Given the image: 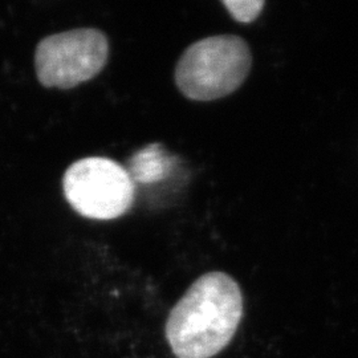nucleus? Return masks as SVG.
Masks as SVG:
<instances>
[{
	"label": "nucleus",
	"mask_w": 358,
	"mask_h": 358,
	"mask_svg": "<svg viewBox=\"0 0 358 358\" xmlns=\"http://www.w3.org/2000/svg\"><path fill=\"white\" fill-rule=\"evenodd\" d=\"M242 317L239 284L224 272H208L171 309L167 343L177 358H213L232 341Z\"/></svg>",
	"instance_id": "f257e3e1"
},
{
	"label": "nucleus",
	"mask_w": 358,
	"mask_h": 358,
	"mask_svg": "<svg viewBox=\"0 0 358 358\" xmlns=\"http://www.w3.org/2000/svg\"><path fill=\"white\" fill-rule=\"evenodd\" d=\"M247 41L235 35H217L192 44L178 60L176 83L192 101H214L234 93L251 71Z\"/></svg>",
	"instance_id": "f03ea898"
},
{
	"label": "nucleus",
	"mask_w": 358,
	"mask_h": 358,
	"mask_svg": "<svg viewBox=\"0 0 358 358\" xmlns=\"http://www.w3.org/2000/svg\"><path fill=\"white\" fill-rule=\"evenodd\" d=\"M108 56L109 43L101 31L78 28L43 38L35 53V68L44 87L69 90L97 76Z\"/></svg>",
	"instance_id": "7ed1b4c3"
},
{
	"label": "nucleus",
	"mask_w": 358,
	"mask_h": 358,
	"mask_svg": "<svg viewBox=\"0 0 358 358\" xmlns=\"http://www.w3.org/2000/svg\"><path fill=\"white\" fill-rule=\"evenodd\" d=\"M63 187L69 205L90 219L121 217L134 201V183L128 170L103 157L83 158L68 167Z\"/></svg>",
	"instance_id": "20e7f679"
},
{
	"label": "nucleus",
	"mask_w": 358,
	"mask_h": 358,
	"mask_svg": "<svg viewBox=\"0 0 358 358\" xmlns=\"http://www.w3.org/2000/svg\"><path fill=\"white\" fill-rule=\"evenodd\" d=\"M167 157L159 145H150L137 152L130 161L129 176L131 180L137 179L142 183L161 179L166 173Z\"/></svg>",
	"instance_id": "39448f33"
},
{
	"label": "nucleus",
	"mask_w": 358,
	"mask_h": 358,
	"mask_svg": "<svg viewBox=\"0 0 358 358\" xmlns=\"http://www.w3.org/2000/svg\"><path fill=\"white\" fill-rule=\"evenodd\" d=\"M223 6L229 10L231 16L239 23H251L260 15L266 3L262 0H254V1L224 0Z\"/></svg>",
	"instance_id": "423d86ee"
}]
</instances>
